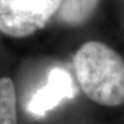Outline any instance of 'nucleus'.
<instances>
[{"instance_id": "obj_1", "label": "nucleus", "mask_w": 124, "mask_h": 124, "mask_svg": "<svg viewBox=\"0 0 124 124\" xmlns=\"http://www.w3.org/2000/svg\"><path fill=\"white\" fill-rule=\"evenodd\" d=\"M76 78L85 94L104 106L124 103V60L98 41L82 45L74 58Z\"/></svg>"}, {"instance_id": "obj_2", "label": "nucleus", "mask_w": 124, "mask_h": 124, "mask_svg": "<svg viewBox=\"0 0 124 124\" xmlns=\"http://www.w3.org/2000/svg\"><path fill=\"white\" fill-rule=\"evenodd\" d=\"M62 0H0V31L23 38L42 29Z\"/></svg>"}, {"instance_id": "obj_3", "label": "nucleus", "mask_w": 124, "mask_h": 124, "mask_svg": "<svg viewBox=\"0 0 124 124\" xmlns=\"http://www.w3.org/2000/svg\"><path fill=\"white\" fill-rule=\"evenodd\" d=\"M75 94L76 88L70 74L62 68H54L50 72L46 85L31 97L27 106L28 111L32 115L42 117L62 100L73 98Z\"/></svg>"}, {"instance_id": "obj_4", "label": "nucleus", "mask_w": 124, "mask_h": 124, "mask_svg": "<svg viewBox=\"0 0 124 124\" xmlns=\"http://www.w3.org/2000/svg\"><path fill=\"white\" fill-rule=\"evenodd\" d=\"M99 0H63L59 8V18L69 25L85 22L93 14Z\"/></svg>"}, {"instance_id": "obj_5", "label": "nucleus", "mask_w": 124, "mask_h": 124, "mask_svg": "<svg viewBox=\"0 0 124 124\" xmlns=\"http://www.w3.org/2000/svg\"><path fill=\"white\" fill-rule=\"evenodd\" d=\"M17 98L13 81L8 77L0 79V124H18Z\"/></svg>"}]
</instances>
